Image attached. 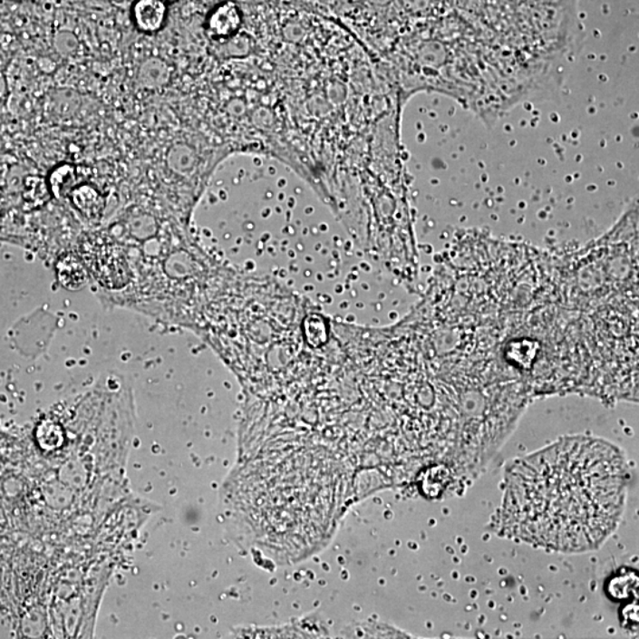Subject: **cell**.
Returning a JSON list of instances; mask_svg holds the SVG:
<instances>
[{
	"instance_id": "obj_1",
	"label": "cell",
	"mask_w": 639,
	"mask_h": 639,
	"mask_svg": "<svg viewBox=\"0 0 639 639\" xmlns=\"http://www.w3.org/2000/svg\"><path fill=\"white\" fill-rule=\"evenodd\" d=\"M627 479L621 449L565 437L508 468L499 532L547 551H595L621 524Z\"/></svg>"
},
{
	"instance_id": "obj_2",
	"label": "cell",
	"mask_w": 639,
	"mask_h": 639,
	"mask_svg": "<svg viewBox=\"0 0 639 639\" xmlns=\"http://www.w3.org/2000/svg\"><path fill=\"white\" fill-rule=\"evenodd\" d=\"M243 24L242 11L237 4L226 2L208 15L207 30L213 40H228L238 34Z\"/></svg>"
},
{
	"instance_id": "obj_3",
	"label": "cell",
	"mask_w": 639,
	"mask_h": 639,
	"mask_svg": "<svg viewBox=\"0 0 639 639\" xmlns=\"http://www.w3.org/2000/svg\"><path fill=\"white\" fill-rule=\"evenodd\" d=\"M168 6L164 0H137L133 19L137 28L145 34H156L165 24Z\"/></svg>"
},
{
	"instance_id": "obj_4",
	"label": "cell",
	"mask_w": 639,
	"mask_h": 639,
	"mask_svg": "<svg viewBox=\"0 0 639 639\" xmlns=\"http://www.w3.org/2000/svg\"><path fill=\"white\" fill-rule=\"evenodd\" d=\"M164 2H174V0H164Z\"/></svg>"
}]
</instances>
